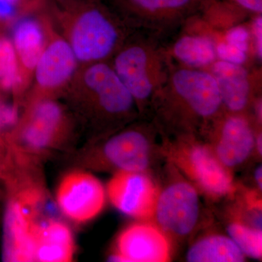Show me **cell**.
<instances>
[{
  "label": "cell",
  "mask_w": 262,
  "mask_h": 262,
  "mask_svg": "<svg viewBox=\"0 0 262 262\" xmlns=\"http://www.w3.org/2000/svg\"><path fill=\"white\" fill-rule=\"evenodd\" d=\"M54 12L80 65L110 61L129 37L125 20L101 0H56Z\"/></svg>",
  "instance_id": "6da1fadb"
},
{
  "label": "cell",
  "mask_w": 262,
  "mask_h": 262,
  "mask_svg": "<svg viewBox=\"0 0 262 262\" xmlns=\"http://www.w3.org/2000/svg\"><path fill=\"white\" fill-rule=\"evenodd\" d=\"M63 94L101 128L120 127L139 112L135 100L110 61L79 67Z\"/></svg>",
  "instance_id": "7a4b0ae2"
},
{
  "label": "cell",
  "mask_w": 262,
  "mask_h": 262,
  "mask_svg": "<svg viewBox=\"0 0 262 262\" xmlns=\"http://www.w3.org/2000/svg\"><path fill=\"white\" fill-rule=\"evenodd\" d=\"M165 115L176 122L208 123L218 118L224 108L218 86L209 71L182 67L170 70L155 98Z\"/></svg>",
  "instance_id": "3957f363"
},
{
  "label": "cell",
  "mask_w": 262,
  "mask_h": 262,
  "mask_svg": "<svg viewBox=\"0 0 262 262\" xmlns=\"http://www.w3.org/2000/svg\"><path fill=\"white\" fill-rule=\"evenodd\" d=\"M9 198L3 219L2 258L5 261H34V244L39 212L45 201L42 186L29 173L6 184Z\"/></svg>",
  "instance_id": "277c9868"
},
{
  "label": "cell",
  "mask_w": 262,
  "mask_h": 262,
  "mask_svg": "<svg viewBox=\"0 0 262 262\" xmlns=\"http://www.w3.org/2000/svg\"><path fill=\"white\" fill-rule=\"evenodd\" d=\"M111 59L113 70L139 112L153 104L170 72L163 50L149 39L128 37Z\"/></svg>",
  "instance_id": "5b68a950"
},
{
  "label": "cell",
  "mask_w": 262,
  "mask_h": 262,
  "mask_svg": "<svg viewBox=\"0 0 262 262\" xmlns=\"http://www.w3.org/2000/svg\"><path fill=\"white\" fill-rule=\"evenodd\" d=\"M71 129L66 108L54 98H45L27 103L10 140L17 151L32 160L61 145Z\"/></svg>",
  "instance_id": "8992f818"
},
{
  "label": "cell",
  "mask_w": 262,
  "mask_h": 262,
  "mask_svg": "<svg viewBox=\"0 0 262 262\" xmlns=\"http://www.w3.org/2000/svg\"><path fill=\"white\" fill-rule=\"evenodd\" d=\"M49 23L46 18V46L34 70V87L27 103L63 94L80 65L67 39Z\"/></svg>",
  "instance_id": "52a82bcc"
},
{
  "label": "cell",
  "mask_w": 262,
  "mask_h": 262,
  "mask_svg": "<svg viewBox=\"0 0 262 262\" xmlns=\"http://www.w3.org/2000/svg\"><path fill=\"white\" fill-rule=\"evenodd\" d=\"M206 0H114L125 23L166 32L201 11Z\"/></svg>",
  "instance_id": "ba28073f"
},
{
  "label": "cell",
  "mask_w": 262,
  "mask_h": 262,
  "mask_svg": "<svg viewBox=\"0 0 262 262\" xmlns=\"http://www.w3.org/2000/svg\"><path fill=\"white\" fill-rule=\"evenodd\" d=\"M200 211V198L195 188L180 181L169 184L158 193L152 218L165 234L184 237L195 229Z\"/></svg>",
  "instance_id": "9c48e42d"
},
{
  "label": "cell",
  "mask_w": 262,
  "mask_h": 262,
  "mask_svg": "<svg viewBox=\"0 0 262 262\" xmlns=\"http://www.w3.org/2000/svg\"><path fill=\"white\" fill-rule=\"evenodd\" d=\"M172 159L207 194L215 198L234 192L228 168L215 156L213 150L201 143H187L174 148Z\"/></svg>",
  "instance_id": "30bf717a"
},
{
  "label": "cell",
  "mask_w": 262,
  "mask_h": 262,
  "mask_svg": "<svg viewBox=\"0 0 262 262\" xmlns=\"http://www.w3.org/2000/svg\"><path fill=\"white\" fill-rule=\"evenodd\" d=\"M57 205L67 218L76 223L94 220L105 206L106 191L92 174L75 170L66 174L56 193Z\"/></svg>",
  "instance_id": "8fae6325"
},
{
  "label": "cell",
  "mask_w": 262,
  "mask_h": 262,
  "mask_svg": "<svg viewBox=\"0 0 262 262\" xmlns=\"http://www.w3.org/2000/svg\"><path fill=\"white\" fill-rule=\"evenodd\" d=\"M158 193L152 179L144 172L117 171L107 186L113 206L139 220L152 219Z\"/></svg>",
  "instance_id": "7c38bea8"
},
{
  "label": "cell",
  "mask_w": 262,
  "mask_h": 262,
  "mask_svg": "<svg viewBox=\"0 0 262 262\" xmlns=\"http://www.w3.org/2000/svg\"><path fill=\"white\" fill-rule=\"evenodd\" d=\"M110 261L165 262L170 258L168 237L157 226L134 224L124 229L117 241L115 253Z\"/></svg>",
  "instance_id": "4fadbf2b"
},
{
  "label": "cell",
  "mask_w": 262,
  "mask_h": 262,
  "mask_svg": "<svg viewBox=\"0 0 262 262\" xmlns=\"http://www.w3.org/2000/svg\"><path fill=\"white\" fill-rule=\"evenodd\" d=\"M151 151L149 133L133 126L108 138L101 149V159L118 171L144 172L149 167Z\"/></svg>",
  "instance_id": "5bb4252c"
},
{
  "label": "cell",
  "mask_w": 262,
  "mask_h": 262,
  "mask_svg": "<svg viewBox=\"0 0 262 262\" xmlns=\"http://www.w3.org/2000/svg\"><path fill=\"white\" fill-rule=\"evenodd\" d=\"M46 17L20 16L13 27L12 42L18 58L21 94L32 83L37 62L46 43Z\"/></svg>",
  "instance_id": "9a60e30c"
},
{
  "label": "cell",
  "mask_w": 262,
  "mask_h": 262,
  "mask_svg": "<svg viewBox=\"0 0 262 262\" xmlns=\"http://www.w3.org/2000/svg\"><path fill=\"white\" fill-rule=\"evenodd\" d=\"M255 138L248 119L242 114H231L220 125L213 152L226 168H236L252 154Z\"/></svg>",
  "instance_id": "2e32d148"
},
{
  "label": "cell",
  "mask_w": 262,
  "mask_h": 262,
  "mask_svg": "<svg viewBox=\"0 0 262 262\" xmlns=\"http://www.w3.org/2000/svg\"><path fill=\"white\" fill-rule=\"evenodd\" d=\"M210 67V73L216 82L224 107L232 114H242L251 100L248 71L243 65L222 60H215Z\"/></svg>",
  "instance_id": "e0dca14e"
},
{
  "label": "cell",
  "mask_w": 262,
  "mask_h": 262,
  "mask_svg": "<svg viewBox=\"0 0 262 262\" xmlns=\"http://www.w3.org/2000/svg\"><path fill=\"white\" fill-rule=\"evenodd\" d=\"M75 251V238L69 226L56 220L39 222L34 244V261H71Z\"/></svg>",
  "instance_id": "ac0fdd59"
},
{
  "label": "cell",
  "mask_w": 262,
  "mask_h": 262,
  "mask_svg": "<svg viewBox=\"0 0 262 262\" xmlns=\"http://www.w3.org/2000/svg\"><path fill=\"white\" fill-rule=\"evenodd\" d=\"M246 256L227 236H208L196 241L187 253L189 262H243Z\"/></svg>",
  "instance_id": "d6986e66"
},
{
  "label": "cell",
  "mask_w": 262,
  "mask_h": 262,
  "mask_svg": "<svg viewBox=\"0 0 262 262\" xmlns=\"http://www.w3.org/2000/svg\"><path fill=\"white\" fill-rule=\"evenodd\" d=\"M172 56L186 67L202 69L216 60L215 44L211 37L188 34L179 37L171 48Z\"/></svg>",
  "instance_id": "ffe728a7"
},
{
  "label": "cell",
  "mask_w": 262,
  "mask_h": 262,
  "mask_svg": "<svg viewBox=\"0 0 262 262\" xmlns=\"http://www.w3.org/2000/svg\"><path fill=\"white\" fill-rule=\"evenodd\" d=\"M0 90L21 94L20 69L11 39L0 37Z\"/></svg>",
  "instance_id": "44dd1931"
},
{
  "label": "cell",
  "mask_w": 262,
  "mask_h": 262,
  "mask_svg": "<svg viewBox=\"0 0 262 262\" xmlns=\"http://www.w3.org/2000/svg\"><path fill=\"white\" fill-rule=\"evenodd\" d=\"M229 237L238 246L245 256L261 259L262 256V231L239 223L232 222L227 227Z\"/></svg>",
  "instance_id": "7402d4cb"
},
{
  "label": "cell",
  "mask_w": 262,
  "mask_h": 262,
  "mask_svg": "<svg viewBox=\"0 0 262 262\" xmlns=\"http://www.w3.org/2000/svg\"><path fill=\"white\" fill-rule=\"evenodd\" d=\"M216 56L222 61L243 65L247 61L248 53L227 44L225 41L215 45Z\"/></svg>",
  "instance_id": "603a6c76"
},
{
  "label": "cell",
  "mask_w": 262,
  "mask_h": 262,
  "mask_svg": "<svg viewBox=\"0 0 262 262\" xmlns=\"http://www.w3.org/2000/svg\"><path fill=\"white\" fill-rule=\"evenodd\" d=\"M249 32L246 27L236 26L225 33V41L227 44L248 53L249 49Z\"/></svg>",
  "instance_id": "cb8c5ba5"
},
{
  "label": "cell",
  "mask_w": 262,
  "mask_h": 262,
  "mask_svg": "<svg viewBox=\"0 0 262 262\" xmlns=\"http://www.w3.org/2000/svg\"><path fill=\"white\" fill-rule=\"evenodd\" d=\"M14 7L20 16L30 14L32 12L41 9L47 3L48 0H4Z\"/></svg>",
  "instance_id": "d4e9b609"
},
{
  "label": "cell",
  "mask_w": 262,
  "mask_h": 262,
  "mask_svg": "<svg viewBox=\"0 0 262 262\" xmlns=\"http://www.w3.org/2000/svg\"><path fill=\"white\" fill-rule=\"evenodd\" d=\"M241 11L260 15L262 13V0H226Z\"/></svg>",
  "instance_id": "484cf974"
},
{
  "label": "cell",
  "mask_w": 262,
  "mask_h": 262,
  "mask_svg": "<svg viewBox=\"0 0 262 262\" xmlns=\"http://www.w3.org/2000/svg\"><path fill=\"white\" fill-rule=\"evenodd\" d=\"M253 35L254 37L255 49L258 59L262 56V18L261 14L256 15L253 24Z\"/></svg>",
  "instance_id": "4316f807"
},
{
  "label": "cell",
  "mask_w": 262,
  "mask_h": 262,
  "mask_svg": "<svg viewBox=\"0 0 262 262\" xmlns=\"http://www.w3.org/2000/svg\"><path fill=\"white\" fill-rule=\"evenodd\" d=\"M16 16L20 15L14 7L4 0H0V20H10Z\"/></svg>",
  "instance_id": "83f0119b"
},
{
  "label": "cell",
  "mask_w": 262,
  "mask_h": 262,
  "mask_svg": "<svg viewBox=\"0 0 262 262\" xmlns=\"http://www.w3.org/2000/svg\"><path fill=\"white\" fill-rule=\"evenodd\" d=\"M255 182L257 184L258 189L261 191L262 189V167L261 165H258L254 171Z\"/></svg>",
  "instance_id": "f1b7e54d"
},
{
  "label": "cell",
  "mask_w": 262,
  "mask_h": 262,
  "mask_svg": "<svg viewBox=\"0 0 262 262\" xmlns=\"http://www.w3.org/2000/svg\"><path fill=\"white\" fill-rule=\"evenodd\" d=\"M255 149H256L258 154L261 156L262 155V136L261 133L258 134L255 138Z\"/></svg>",
  "instance_id": "f546056e"
},
{
  "label": "cell",
  "mask_w": 262,
  "mask_h": 262,
  "mask_svg": "<svg viewBox=\"0 0 262 262\" xmlns=\"http://www.w3.org/2000/svg\"><path fill=\"white\" fill-rule=\"evenodd\" d=\"M0 182H1V179H0ZM1 201H2V190H1V187H0V207H1ZM0 220H1V208H0ZM0 224H1V222H0Z\"/></svg>",
  "instance_id": "4dcf8cb0"
}]
</instances>
